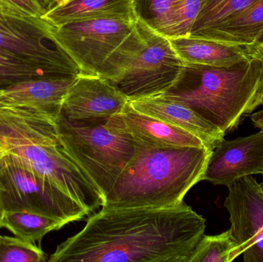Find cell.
<instances>
[{
    "mask_svg": "<svg viewBox=\"0 0 263 262\" xmlns=\"http://www.w3.org/2000/svg\"><path fill=\"white\" fill-rule=\"evenodd\" d=\"M259 46H260V45H259ZM262 46H263V45H262Z\"/></svg>",
    "mask_w": 263,
    "mask_h": 262,
    "instance_id": "obj_37",
    "label": "cell"
},
{
    "mask_svg": "<svg viewBox=\"0 0 263 262\" xmlns=\"http://www.w3.org/2000/svg\"><path fill=\"white\" fill-rule=\"evenodd\" d=\"M3 215H4V209H3V204H2L1 197H0V229H1V221L3 219Z\"/></svg>",
    "mask_w": 263,
    "mask_h": 262,
    "instance_id": "obj_33",
    "label": "cell"
},
{
    "mask_svg": "<svg viewBox=\"0 0 263 262\" xmlns=\"http://www.w3.org/2000/svg\"><path fill=\"white\" fill-rule=\"evenodd\" d=\"M250 118L253 125L263 132V110L252 114Z\"/></svg>",
    "mask_w": 263,
    "mask_h": 262,
    "instance_id": "obj_29",
    "label": "cell"
},
{
    "mask_svg": "<svg viewBox=\"0 0 263 262\" xmlns=\"http://www.w3.org/2000/svg\"><path fill=\"white\" fill-rule=\"evenodd\" d=\"M253 44L256 45H260V46H262L263 45V31L262 32H261L260 35H259V36L257 37V38H256V42H255Z\"/></svg>",
    "mask_w": 263,
    "mask_h": 262,
    "instance_id": "obj_32",
    "label": "cell"
},
{
    "mask_svg": "<svg viewBox=\"0 0 263 262\" xmlns=\"http://www.w3.org/2000/svg\"><path fill=\"white\" fill-rule=\"evenodd\" d=\"M0 197L4 212H35L66 224L89 215L52 182L20 166L9 154L0 159Z\"/></svg>",
    "mask_w": 263,
    "mask_h": 262,
    "instance_id": "obj_7",
    "label": "cell"
},
{
    "mask_svg": "<svg viewBox=\"0 0 263 262\" xmlns=\"http://www.w3.org/2000/svg\"><path fill=\"white\" fill-rule=\"evenodd\" d=\"M263 132L233 140L222 139L212 151L202 181L229 186L248 175L262 174Z\"/></svg>",
    "mask_w": 263,
    "mask_h": 262,
    "instance_id": "obj_11",
    "label": "cell"
},
{
    "mask_svg": "<svg viewBox=\"0 0 263 262\" xmlns=\"http://www.w3.org/2000/svg\"><path fill=\"white\" fill-rule=\"evenodd\" d=\"M52 29L42 18L0 11V50L40 66L52 76L78 75L80 69L57 44Z\"/></svg>",
    "mask_w": 263,
    "mask_h": 262,
    "instance_id": "obj_9",
    "label": "cell"
},
{
    "mask_svg": "<svg viewBox=\"0 0 263 262\" xmlns=\"http://www.w3.org/2000/svg\"><path fill=\"white\" fill-rule=\"evenodd\" d=\"M64 221L27 211L4 212L1 229H7L15 237L29 243H38L39 246L45 235L66 226Z\"/></svg>",
    "mask_w": 263,
    "mask_h": 262,
    "instance_id": "obj_19",
    "label": "cell"
},
{
    "mask_svg": "<svg viewBox=\"0 0 263 262\" xmlns=\"http://www.w3.org/2000/svg\"><path fill=\"white\" fill-rule=\"evenodd\" d=\"M168 39L184 65L229 68L250 59L247 46L229 44L191 35Z\"/></svg>",
    "mask_w": 263,
    "mask_h": 262,
    "instance_id": "obj_15",
    "label": "cell"
},
{
    "mask_svg": "<svg viewBox=\"0 0 263 262\" xmlns=\"http://www.w3.org/2000/svg\"><path fill=\"white\" fill-rule=\"evenodd\" d=\"M47 76L52 75L40 66L0 50V89L30 78Z\"/></svg>",
    "mask_w": 263,
    "mask_h": 262,
    "instance_id": "obj_22",
    "label": "cell"
},
{
    "mask_svg": "<svg viewBox=\"0 0 263 262\" xmlns=\"http://www.w3.org/2000/svg\"><path fill=\"white\" fill-rule=\"evenodd\" d=\"M0 159H1V158H0Z\"/></svg>",
    "mask_w": 263,
    "mask_h": 262,
    "instance_id": "obj_36",
    "label": "cell"
},
{
    "mask_svg": "<svg viewBox=\"0 0 263 262\" xmlns=\"http://www.w3.org/2000/svg\"><path fill=\"white\" fill-rule=\"evenodd\" d=\"M249 56L254 63L258 75L256 95L252 105V112L259 106H263V46L252 44L247 46Z\"/></svg>",
    "mask_w": 263,
    "mask_h": 262,
    "instance_id": "obj_27",
    "label": "cell"
},
{
    "mask_svg": "<svg viewBox=\"0 0 263 262\" xmlns=\"http://www.w3.org/2000/svg\"><path fill=\"white\" fill-rule=\"evenodd\" d=\"M174 0H133L136 18L164 35Z\"/></svg>",
    "mask_w": 263,
    "mask_h": 262,
    "instance_id": "obj_25",
    "label": "cell"
},
{
    "mask_svg": "<svg viewBox=\"0 0 263 262\" xmlns=\"http://www.w3.org/2000/svg\"><path fill=\"white\" fill-rule=\"evenodd\" d=\"M257 86L251 58L229 68L185 65L178 81L161 95L185 105L227 133L252 113Z\"/></svg>",
    "mask_w": 263,
    "mask_h": 262,
    "instance_id": "obj_4",
    "label": "cell"
},
{
    "mask_svg": "<svg viewBox=\"0 0 263 262\" xmlns=\"http://www.w3.org/2000/svg\"><path fill=\"white\" fill-rule=\"evenodd\" d=\"M205 1L206 0H174L164 35L168 38L190 36Z\"/></svg>",
    "mask_w": 263,
    "mask_h": 262,
    "instance_id": "obj_21",
    "label": "cell"
},
{
    "mask_svg": "<svg viewBox=\"0 0 263 262\" xmlns=\"http://www.w3.org/2000/svg\"><path fill=\"white\" fill-rule=\"evenodd\" d=\"M53 1H54V0H52V2H53Z\"/></svg>",
    "mask_w": 263,
    "mask_h": 262,
    "instance_id": "obj_35",
    "label": "cell"
},
{
    "mask_svg": "<svg viewBox=\"0 0 263 262\" xmlns=\"http://www.w3.org/2000/svg\"><path fill=\"white\" fill-rule=\"evenodd\" d=\"M55 118L0 103V141L20 166L52 182L90 215L104 197L60 145Z\"/></svg>",
    "mask_w": 263,
    "mask_h": 262,
    "instance_id": "obj_3",
    "label": "cell"
},
{
    "mask_svg": "<svg viewBox=\"0 0 263 262\" xmlns=\"http://www.w3.org/2000/svg\"><path fill=\"white\" fill-rule=\"evenodd\" d=\"M184 67L168 38L137 18L130 34L105 62L99 75L129 101L163 95L178 81Z\"/></svg>",
    "mask_w": 263,
    "mask_h": 262,
    "instance_id": "obj_5",
    "label": "cell"
},
{
    "mask_svg": "<svg viewBox=\"0 0 263 262\" xmlns=\"http://www.w3.org/2000/svg\"><path fill=\"white\" fill-rule=\"evenodd\" d=\"M55 125L60 145L105 198L134 153V138L121 112L82 119L60 112Z\"/></svg>",
    "mask_w": 263,
    "mask_h": 262,
    "instance_id": "obj_6",
    "label": "cell"
},
{
    "mask_svg": "<svg viewBox=\"0 0 263 262\" xmlns=\"http://www.w3.org/2000/svg\"><path fill=\"white\" fill-rule=\"evenodd\" d=\"M129 104L141 113L162 120L196 135L212 150L224 139L226 133L219 128L209 123L185 105L162 95L129 100Z\"/></svg>",
    "mask_w": 263,
    "mask_h": 262,
    "instance_id": "obj_14",
    "label": "cell"
},
{
    "mask_svg": "<svg viewBox=\"0 0 263 262\" xmlns=\"http://www.w3.org/2000/svg\"><path fill=\"white\" fill-rule=\"evenodd\" d=\"M262 175H263V170H262Z\"/></svg>",
    "mask_w": 263,
    "mask_h": 262,
    "instance_id": "obj_34",
    "label": "cell"
},
{
    "mask_svg": "<svg viewBox=\"0 0 263 262\" xmlns=\"http://www.w3.org/2000/svg\"><path fill=\"white\" fill-rule=\"evenodd\" d=\"M233 248L228 230L219 235H203L190 262H230V255Z\"/></svg>",
    "mask_w": 263,
    "mask_h": 262,
    "instance_id": "obj_23",
    "label": "cell"
},
{
    "mask_svg": "<svg viewBox=\"0 0 263 262\" xmlns=\"http://www.w3.org/2000/svg\"><path fill=\"white\" fill-rule=\"evenodd\" d=\"M133 157L104 198L103 207H170L183 203L202 181L212 149L162 147L134 138Z\"/></svg>",
    "mask_w": 263,
    "mask_h": 262,
    "instance_id": "obj_2",
    "label": "cell"
},
{
    "mask_svg": "<svg viewBox=\"0 0 263 262\" xmlns=\"http://www.w3.org/2000/svg\"><path fill=\"white\" fill-rule=\"evenodd\" d=\"M242 255L245 262H263V238L252 245Z\"/></svg>",
    "mask_w": 263,
    "mask_h": 262,
    "instance_id": "obj_28",
    "label": "cell"
},
{
    "mask_svg": "<svg viewBox=\"0 0 263 262\" xmlns=\"http://www.w3.org/2000/svg\"><path fill=\"white\" fill-rule=\"evenodd\" d=\"M135 17H97L52 26L57 44L75 62L80 74L100 75L107 58L130 34Z\"/></svg>",
    "mask_w": 263,
    "mask_h": 262,
    "instance_id": "obj_8",
    "label": "cell"
},
{
    "mask_svg": "<svg viewBox=\"0 0 263 262\" xmlns=\"http://www.w3.org/2000/svg\"><path fill=\"white\" fill-rule=\"evenodd\" d=\"M121 114L133 138L141 141L162 147H206L196 135L141 113L132 108L129 103Z\"/></svg>",
    "mask_w": 263,
    "mask_h": 262,
    "instance_id": "obj_16",
    "label": "cell"
},
{
    "mask_svg": "<svg viewBox=\"0 0 263 262\" xmlns=\"http://www.w3.org/2000/svg\"><path fill=\"white\" fill-rule=\"evenodd\" d=\"M77 75L30 78L0 89V103L29 108L57 118Z\"/></svg>",
    "mask_w": 263,
    "mask_h": 262,
    "instance_id": "obj_13",
    "label": "cell"
},
{
    "mask_svg": "<svg viewBox=\"0 0 263 262\" xmlns=\"http://www.w3.org/2000/svg\"><path fill=\"white\" fill-rule=\"evenodd\" d=\"M135 17L133 0H54L42 18L55 27L97 17Z\"/></svg>",
    "mask_w": 263,
    "mask_h": 262,
    "instance_id": "obj_17",
    "label": "cell"
},
{
    "mask_svg": "<svg viewBox=\"0 0 263 262\" xmlns=\"http://www.w3.org/2000/svg\"><path fill=\"white\" fill-rule=\"evenodd\" d=\"M205 219L185 203L170 207L102 208L49 262H190Z\"/></svg>",
    "mask_w": 263,
    "mask_h": 262,
    "instance_id": "obj_1",
    "label": "cell"
},
{
    "mask_svg": "<svg viewBox=\"0 0 263 262\" xmlns=\"http://www.w3.org/2000/svg\"><path fill=\"white\" fill-rule=\"evenodd\" d=\"M39 1L40 2V3L43 5V7H44L46 10H47L48 8L51 6L52 3V0H39Z\"/></svg>",
    "mask_w": 263,
    "mask_h": 262,
    "instance_id": "obj_30",
    "label": "cell"
},
{
    "mask_svg": "<svg viewBox=\"0 0 263 262\" xmlns=\"http://www.w3.org/2000/svg\"><path fill=\"white\" fill-rule=\"evenodd\" d=\"M227 187L224 206L230 213L228 231L234 246L231 262L263 238V187L252 175L239 178Z\"/></svg>",
    "mask_w": 263,
    "mask_h": 262,
    "instance_id": "obj_10",
    "label": "cell"
},
{
    "mask_svg": "<svg viewBox=\"0 0 263 262\" xmlns=\"http://www.w3.org/2000/svg\"><path fill=\"white\" fill-rule=\"evenodd\" d=\"M128 103L129 98L103 77L79 74L60 112L74 119L111 116L123 112Z\"/></svg>",
    "mask_w": 263,
    "mask_h": 262,
    "instance_id": "obj_12",
    "label": "cell"
},
{
    "mask_svg": "<svg viewBox=\"0 0 263 262\" xmlns=\"http://www.w3.org/2000/svg\"><path fill=\"white\" fill-rule=\"evenodd\" d=\"M7 155V151L5 149L4 146H3V143L0 141V158H3L5 155Z\"/></svg>",
    "mask_w": 263,
    "mask_h": 262,
    "instance_id": "obj_31",
    "label": "cell"
},
{
    "mask_svg": "<svg viewBox=\"0 0 263 262\" xmlns=\"http://www.w3.org/2000/svg\"><path fill=\"white\" fill-rule=\"evenodd\" d=\"M263 31V0H256L239 15L230 18L199 38L229 44L248 46Z\"/></svg>",
    "mask_w": 263,
    "mask_h": 262,
    "instance_id": "obj_18",
    "label": "cell"
},
{
    "mask_svg": "<svg viewBox=\"0 0 263 262\" xmlns=\"http://www.w3.org/2000/svg\"><path fill=\"white\" fill-rule=\"evenodd\" d=\"M255 1L256 0H206L190 35L200 37L239 15Z\"/></svg>",
    "mask_w": 263,
    "mask_h": 262,
    "instance_id": "obj_20",
    "label": "cell"
},
{
    "mask_svg": "<svg viewBox=\"0 0 263 262\" xmlns=\"http://www.w3.org/2000/svg\"><path fill=\"white\" fill-rule=\"evenodd\" d=\"M46 256L40 246L18 237L0 235V262H43Z\"/></svg>",
    "mask_w": 263,
    "mask_h": 262,
    "instance_id": "obj_24",
    "label": "cell"
},
{
    "mask_svg": "<svg viewBox=\"0 0 263 262\" xmlns=\"http://www.w3.org/2000/svg\"><path fill=\"white\" fill-rule=\"evenodd\" d=\"M0 11L23 16L42 18L46 9L39 0H0Z\"/></svg>",
    "mask_w": 263,
    "mask_h": 262,
    "instance_id": "obj_26",
    "label": "cell"
}]
</instances>
